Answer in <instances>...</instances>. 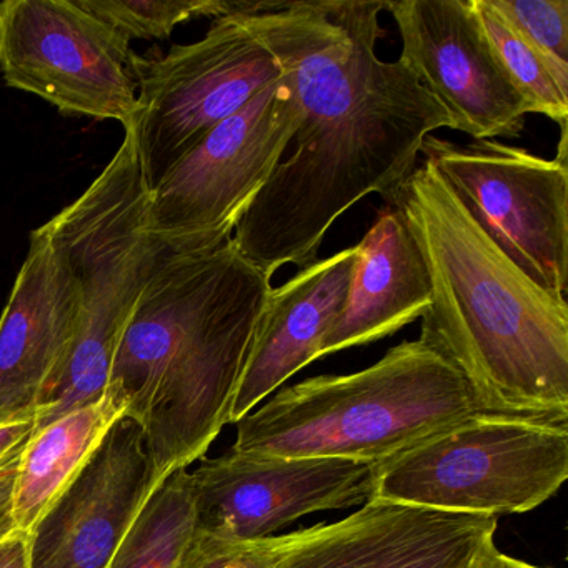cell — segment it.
I'll list each match as a JSON object with an SVG mask.
<instances>
[{
	"mask_svg": "<svg viewBox=\"0 0 568 568\" xmlns=\"http://www.w3.org/2000/svg\"><path fill=\"white\" fill-rule=\"evenodd\" d=\"M0 568H31L28 534L16 531L0 541Z\"/></svg>",
	"mask_w": 568,
	"mask_h": 568,
	"instance_id": "26",
	"label": "cell"
},
{
	"mask_svg": "<svg viewBox=\"0 0 568 568\" xmlns=\"http://www.w3.org/2000/svg\"><path fill=\"white\" fill-rule=\"evenodd\" d=\"M288 537L291 534L235 541L195 530L178 568H275Z\"/></svg>",
	"mask_w": 568,
	"mask_h": 568,
	"instance_id": "23",
	"label": "cell"
},
{
	"mask_svg": "<svg viewBox=\"0 0 568 568\" xmlns=\"http://www.w3.org/2000/svg\"><path fill=\"white\" fill-rule=\"evenodd\" d=\"M420 154L505 255L538 287L565 298L567 129L555 159L497 141L460 145L434 134L425 138Z\"/></svg>",
	"mask_w": 568,
	"mask_h": 568,
	"instance_id": "9",
	"label": "cell"
},
{
	"mask_svg": "<svg viewBox=\"0 0 568 568\" xmlns=\"http://www.w3.org/2000/svg\"><path fill=\"white\" fill-rule=\"evenodd\" d=\"M485 414L464 377L417 338L364 371L284 388L235 424L232 448L381 465Z\"/></svg>",
	"mask_w": 568,
	"mask_h": 568,
	"instance_id": "4",
	"label": "cell"
},
{
	"mask_svg": "<svg viewBox=\"0 0 568 568\" xmlns=\"http://www.w3.org/2000/svg\"><path fill=\"white\" fill-rule=\"evenodd\" d=\"M301 119L294 79L284 71L212 129L151 192V231L179 255L231 242L294 141Z\"/></svg>",
	"mask_w": 568,
	"mask_h": 568,
	"instance_id": "7",
	"label": "cell"
},
{
	"mask_svg": "<svg viewBox=\"0 0 568 568\" xmlns=\"http://www.w3.org/2000/svg\"><path fill=\"white\" fill-rule=\"evenodd\" d=\"M568 477V420L478 415L378 465L374 497L452 514H524Z\"/></svg>",
	"mask_w": 568,
	"mask_h": 568,
	"instance_id": "6",
	"label": "cell"
},
{
	"mask_svg": "<svg viewBox=\"0 0 568 568\" xmlns=\"http://www.w3.org/2000/svg\"><path fill=\"white\" fill-rule=\"evenodd\" d=\"M22 448L0 464V541L19 531L12 514V495H14L16 475H18Z\"/></svg>",
	"mask_w": 568,
	"mask_h": 568,
	"instance_id": "24",
	"label": "cell"
},
{
	"mask_svg": "<svg viewBox=\"0 0 568 568\" xmlns=\"http://www.w3.org/2000/svg\"><path fill=\"white\" fill-rule=\"evenodd\" d=\"M471 6L495 59L524 99L528 114L545 115L560 129H567L568 95L557 88L540 55L488 4V0H471Z\"/></svg>",
	"mask_w": 568,
	"mask_h": 568,
	"instance_id": "21",
	"label": "cell"
},
{
	"mask_svg": "<svg viewBox=\"0 0 568 568\" xmlns=\"http://www.w3.org/2000/svg\"><path fill=\"white\" fill-rule=\"evenodd\" d=\"M568 95V0H488Z\"/></svg>",
	"mask_w": 568,
	"mask_h": 568,
	"instance_id": "22",
	"label": "cell"
},
{
	"mask_svg": "<svg viewBox=\"0 0 568 568\" xmlns=\"http://www.w3.org/2000/svg\"><path fill=\"white\" fill-rule=\"evenodd\" d=\"M354 247L301 268L268 292L239 378L229 424H237L298 371L317 361L347 298Z\"/></svg>",
	"mask_w": 568,
	"mask_h": 568,
	"instance_id": "16",
	"label": "cell"
},
{
	"mask_svg": "<svg viewBox=\"0 0 568 568\" xmlns=\"http://www.w3.org/2000/svg\"><path fill=\"white\" fill-rule=\"evenodd\" d=\"M271 291L231 241L169 258L135 302L109 388L141 427L159 480L201 460L229 424Z\"/></svg>",
	"mask_w": 568,
	"mask_h": 568,
	"instance_id": "3",
	"label": "cell"
},
{
	"mask_svg": "<svg viewBox=\"0 0 568 568\" xmlns=\"http://www.w3.org/2000/svg\"><path fill=\"white\" fill-rule=\"evenodd\" d=\"M124 141L88 191L42 225L78 282L74 347L42 400L36 428L104 397L112 362L135 302L174 257L149 224L151 191L134 139Z\"/></svg>",
	"mask_w": 568,
	"mask_h": 568,
	"instance_id": "5",
	"label": "cell"
},
{
	"mask_svg": "<svg viewBox=\"0 0 568 568\" xmlns=\"http://www.w3.org/2000/svg\"><path fill=\"white\" fill-rule=\"evenodd\" d=\"M191 474L195 530L235 541L275 537L315 511L374 497L378 465L344 458L272 457L231 450Z\"/></svg>",
	"mask_w": 568,
	"mask_h": 568,
	"instance_id": "11",
	"label": "cell"
},
{
	"mask_svg": "<svg viewBox=\"0 0 568 568\" xmlns=\"http://www.w3.org/2000/svg\"><path fill=\"white\" fill-rule=\"evenodd\" d=\"M122 417L125 402L108 388L101 400L75 408L32 432L22 448L12 495V514L19 531L29 534L38 525Z\"/></svg>",
	"mask_w": 568,
	"mask_h": 568,
	"instance_id": "18",
	"label": "cell"
},
{
	"mask_svg": "<svg viewBox=\"0 0 568 568\" xmlns=\"http://www.w3.org/2000/svg\"><path fill=\"white\" fill-rule=\"evenodd\" d=\"M398 209L430 278L420 341L464 377L484 412L568 420V304L525 275L428 162Z\"/></svg>",
	"mask_w": 568,
	"mask_h": 568,
	"instance_id": "2",
	"label": "cell"
},
{
	"mask_svg": "<svg viewBox=\"0 0 568 568\" xmlns=\"http://www.w3.org/2000/svg\"><path fill=\"white\" fill-rule=\"evenodd\" d=\"M131 42L78 0H6L0 4V75L62 114L118 121L138 112Z\"/></svg>",
	"mask_w": 568,
	"mask_h": 568,
	"instance_id": "10",
	"label": "cell"
},
{
	"mask_svg": "<svg viewBox=\"0 0 568 568\" xmlns=\"http://www.w3.org/2000/svg\"><path fill=\"white\" fill-rule=\"evenodd\" d=\"M79 317L78 282L39 227L0 315V422L38 417L74 347Z\"/></svg>",
	"mask_w": 568,
	"mask_h": 568,
	"instance_id": "15",
	"label": "cell"
},
{
	"mask_svg": "<svg viewBox=\"0 0 568 568\" xmlns=\"http://www.w3.org/2000/svg\"><path fill=\"white\" fill-rule=\"evenodd\" d=\"M402 39L398 62L475 141L518 138L527 104L481 31L471 0L385 2Z\"/></svg>",
	"mask_w": 568,
	"mask_h": 568,
	"instance_id": "12",
	"label": "cell"
},
{
	"mask_svg": "<svg viewBox=\"0 0 568 568\" xmlns=\"http://www.w3.org/2000/svg\"><path fill=\"white\" fill-rule=\"evenodd\" d=\"M79 6L128 39H165L179 24L199 18L255 16L268 0H78Z\"/></svg>",
	"mask_w": 568,
	"mask_h": 568,
	"instance_id": "20",
	"label": "cell"
},
{
	"mask_svg": "<svg viewBox=\"0 0 568 568\" xmlns=\"http://www.w3.org/2000/svg\"><path fill=\"white\" fill-rule=\"evenodd\" d=\"M161 484L141 427L122 417L29 531V567L109 568Z\"/></svg>",
	"mask_w": 568,
	"mask_h": 568,
	"instance_id": "13",
	"label": "cell"
},
{
	"mask_svg": "<svg viewBox=\"0 0 568 568\" xmlns=\"http://www.w3.org/2000/svg\"><path fill=\"white\" fill-rule=\"evenodd\" d=\"M194 534L191 474L178 470L151 495L109 568H178Z\"/></svg>",
	"mask_w": 568,
	"mask_h": 568,
	"instance_id": "19",
	"label": "cell"
},
{
	"mask_svg": "<svg viewBox=\"0 0 568 568\" xmlns=\"http://www.w3.org/2000/svg\"><path fill=\"white\" fill-rule=\"evenodd\" d=\"M497 518L371 498L355 514L292 531L275 568H471Z\"/></svg>",
	"mask_w": 568,
	"mask_h": 568,
	"instance_id": "14",
	"label": "cell"
},
{
	"mask_svg": "<svg viewBox=\"0 0 568 568\" xmlns=\"http://www.w3.org/2000/svg\"><path fill=\"white\" fill-rule=\"evenodd\" d=\"M382 11L385 2L371 0H282L252 16L302 108L294 152L232 235L268 278L284 265L317 262L335 221L367 195L394 205L425 138L452 128L412 72L378 58Z\"/></svg>",
	"mask_w": 568,
	"mask_h": 568,
	"instance_id": "1",
	"label": "cell"
},
{
	"mask_svg": "<svg viewBox=\"0 0 568 568\" xmlns=\"http://www.w3.org/2000/svg\"><path fill=\"white\" fill-rule=\"evenodd\" d=\"M36 430V417L0 422V464L24 447Z\"/></svg>",
	"mask_w": 568,
	"mask_h": 568,
	"instance_id": "25",
	"label": "cell"
},
{
	"mask_svg": "<svg viewBox=\"0 0 568 568\" xmlns=\"http://www.w3.org/2000/svg\"><path fill=\"white\" fill-rule=\"evenodd\" d=\"M138 112L131 128L149 191L225 119L284 69L255 31L252 16L215 19L201 41L162 58L134 55Z\"/></svg>",
	"mask_w": 568,
	"mask_h": 568,
	"instance_id": "8",
	"label": "cell"
},
{
	"mask_svg": "<svg viewBox=\"0 0 568 568\" xmlns=\"http://www.w3.org/2000/svg\"><path fill=\"white\" fill-rule=\"evenodd\" d=\"M471 568H541L534 567V565L525 564V561L517 560V558L508 557V555L501 554L498 550L497 545L494 540H488L487 544L481 547L475 557L474 565Z\"/></svg>",
	"mask_w": 568,
	"mask_h": 568,
	"instance_id": "27",
	"label": "cell"
},
{
	"mask_svg": "<svg viewBox=\"0 0 568 568\" xmlns=\"http://www.w3.org/2000/svg\"><path fill=\"white\" fill-rule=\"evenodd\" d=\"M355 251L344 308L322 342L318 358L390 337L430 305L424 257L397 207L378 211Z\"/></svg>",
	"mask_w": 568,
	"mask_h": 568,
	"instance_id": "17",
	"label": "cell"
}]
</instances>
